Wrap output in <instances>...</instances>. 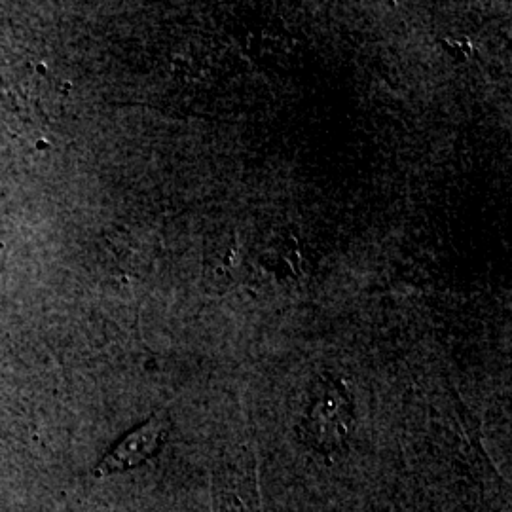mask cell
Returning a JSON list of instances; mask_svg holds the SVG:
<instances>
[{"label": "cell", "instance_id": "cell-1", "mask_svg": "<svg viewBox=\"0 0 512 512\" xmlns=\"http://www.w3.org/2000/svg\"><path fill=\"white\" fill-rule=\"evenodd\" d=\"M169 425L171 423L167 414H156L147 423L139 425L97 463L93 475L103 478V476L124 473L145 463L152 456H156V452L162 448V444L167 439Z\"/></svg>", "mask_w": 512, "mask_h": 512}, {"label": "cell", "instance_id": "cell-2", "mask_svg": "<svg viewBox=\"0 0 512 512\" xmlns=\"http://www.w3.org/2000/svg\"><path fill=\"white\" fill-rule=\"evenodd\" d=\"M215 512H260L255 463H220L215 471Z\"/></svg>", "mask_w": 512, "mask_h": 512}]
</instances>
